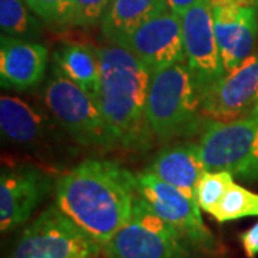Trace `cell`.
Returning a JSON list of instances; mask_svg holds the SVG:
<instances>
[{
  "label": "cell",
  "instance_id": "4",
  "mask_svg": "<svg viewBox=\"0 0 258 258\" xmlns=\"http://www.w3.org/2000/svg\"><path fill=\"white\" fill-rule=\"evenodd\" d=\"M42 98L59 128L63 129L75 142L83 147H116L98 99L66 78L55 64L43 88Z\"/></svg>",
  "mask_w": 258,
  "mask_h": 258
},
{
  "label": "cell",
  "instance_id": "1",
  "mask_svg": "<svg viewBox=\"0 0 258 258\" xmlns=\"http://www.w3.org/2000/svg\"><path fill=\"white\" fill-rule=\"evenodd\" d=\"M135 197V174L111 159L82 161L55 186L56 207L101 247L128 221Z\"/></svg>",
  "mask_w": 258,
  "mask_h": 258
},
{
  "label": "cell",
  "instance_id": "16",
  "mask_svg": "<svg viewBox=\"0 0 258 258\" xmlns=\"http://www.w3.org/2000/svg\"><path fill=\"white\" fill-rule=\"evenodd\" d=\"M147 171L178 188L189 198H195V186L207 168L200 145L186 142L162 148L151 161Z\"/></svg>",
  "mask_w": 258,
  "mask_h": 258
},
{
  "label": "cell",
  "instance_id": "12",
  "mask_svg": "<svg viewBox=\"0 0 258 258\" xmlns=\"http://www.w3.org/2000/svg\"><path fill=\"white\" fill-rule=\"evenodd\" d=\"M50 191V178L33 166L3 171L0 176V228L6 234L26 224Z\"/></svg>",
  "mask_w": 258,
  "mask_h": 258
},
{
  "label": "cell",
  "instance_id": "15",
  "mask_svg": "<svg viewBox=\"0 0 258 258\" xmlns=\"http://www.w3.org/2000/svg\"><path fill=\"white\" fill-rule=\"evenodd\" d=\"M57 126L46 106H39L19 96L2 95L0 128L9 142L23 147L40 145L53 135Z\"/></svg>",
  "mask_w": 258,
  "mask_h": 258
},
{
  "label": "cell",
  "instance_id": "8",
  "mask_svg": "<svg viewBox=\"0 0 258 258\" xmlns=\"http://www.w3.org/2000/svg\"><path fill=\"white\" fill-rule=\"evenodd\" d=\"M138 197L162 220L174 225L194 248L212 251L215 238L204 224L201 208L178 188L144 169L135 174Z\"/></svg>",
  "mask_w": 258,
  "mask_h": 258
},
{
  "label": "cell",
  "instance_id": "24",
  "mask_svg": "<svg viewBox=\"0 0 258 258\" xmlns=\"http://www.w3.org/2000/svg\"><path fill=\"white\" fill-rule=\"evenodd\" d=\"M242 248L248 258H255L258 255V222L249 230L244 231L240 235Z\"/></svg>",
  "mask_w": 258,
  "mask_h": 258
},
{
  "label": "cell",
  "instance_id": "14",
  "mask_svg": "<svg viewBox=\"0 0 258 258\" xmlns=\"http://www.w3.org/2000/svg\"><path fill=\"white\" fill-rule=\"evenodd\" d=\"M49 63V50L36 40L2 36L0 81L6 89L25 92L43 82Z\"/></svg>",
  "mask_w": 258,
  "mask_h": 258
},
{
  "label": "cell",
  "instance_id": "25",
  "mask_svg": "<svg viewBox=\"0 0 258 258\" xmlns=\"http://www.w3.org/2000/svg\"><path fill=\"white\" fill-rule=\"evenodd\" d=\"M201 0H166L169 10H172L174 13L182 16L188 9H191L197 3H200Z\"/></svg>",
  "mask_w": 258,
  "mask_h": 258
},
{
  "label": "cell",
  "instance_id": "27",
  "mask_svg": "<svg viewBox=\"0 0 258 258\" xmlns=\"http://www.w3.org/2000/svg\"><path fill=\"white\" fill-rule=\"evenodd\" d=\"M249 115H252V116H257L258 118V92L257 96H255V99H254V103H252V106H251V111L248 112Z\"/></svg>",
  "mask_w": 258,
  "mask_h": 258
},
{
  "label": "cell",
  "instance_id": "2",
  "mask_svg": "<svg viewBox=\"0 0 258 258\" xmlns=\"http://www.w3.org/2000/svg\"><path fill=\"white\" fill-rule=\"evenodd\" d=\"M101 60L99 106L116 145L145 151L155 137L147 115L151 76L128 49L119 45L96 47Z\"/></svg>",
  "mask_w": 258,
  "mask_h": 258
},
{
  "label": "cell",
  "instance_id": "22",
  "mask_svg": "<svg viewBox=\"0 0 258 258\" xmlns=\"http://www.w3.org/2000/svg\"><path fill=\"white\" fill-rule=\"evenodd\" d=\"M47 26L63 30L74 26L72 0H25Z\"/></svg>",
  "mask_w": 258,
  "mask_h": 258
},
{
  "label": "cell",
  "instance_id": "21",
  "mask_svg": "<svg viewBox=\"0 0 258 258\" xmlns=\"http://www.w3.org/2000/svg\"><path fill=\"white\" fill-rule=\"evenodd\" d=\"M232 182L234 175L228 171H205L195 186V201L203 211L212 215Z\"/></svg>",
  "mask_w": 258,
  "mask_h": 258
},
{
  "label": "cell",
  "instance_id": "6",
  "mask_svg": "<svg viewBox=\"0 0 258 258\" xmlns=\"http://www.w3.org/2000/svg\"><path fill=\"white\" fill-rule=\"evenodd\" d=\"M194 248L174 225L135 197L129 220L102 249L108 258H175Z\"/></svg>",
  "mask_w": 258,
  "mask_h": 258
},
{
  "label": "cell",
  "instance_id": "5",
  "mask_svg": "<svg viewBox=\"0 0 258 258\" xmlns=\"http://www.w3.org/2000/svg\"><path fill=\"white\" fill-rule=\"evenodd\" d=\"M198 145L207 171H228L234 178L258 182V118L204 122Z\"/></svg>",
  "mask_w": 258,
  "mask_h": 258
},
{
  "label": "cell",
  "instance_id": "7",
  "mask_svg": "<svg viewBox=\"0 0 258 258\" xmlns=\"http://www.w3.org/2000/svg\"><path fill=\"white\" fill-rule=\"evenodd\" d=\"M101 248L56 205H50L23 230L10 258H95Z\"/></svg>",
  "mask_w": 258,
  "mask_h": 258
},
{
  "label": "cell",
  "instance_id": "11",
  "mask_svg": "<svg viewBox=\"0 0 258 258\" xmlns=\"http://www.w3.org/2000/svg\"><path fill=\"white\" fill-rule=\"evenodd\" d=\"M258 92V47L234 71L201 92V115L231 120L248 115Z\"/></svg>",
  "mask_w": 258,
  "mask_h": 258
},
{
  "label": "cell",
  "instance_id": "10",
  "mask_svg": "<svg viewBox=\"0 0 258 258\" xmlns=\"http://www.w3.org/2000/svg\"><path fill=\"white\" fill-rule=\"evenodd\" d=\"M120 46L128 49L152 75L185 62L181 16L165 10L141 25Z\"/></svg>",
  "mask_w": 258,
  "mask_h": 258
},
{
  "label": "cell",
  "instance_id": "3",
  "mask_svg": "<svg viewBox=\"0 0 258 258\" xmlns=\"http://www.w3.org/2000/svg\"><path fill=\"white\" fill-rule=\"evenodd\" d=\"M201 95L185 62L168 66L151 76L147 115L157 138L182 137L201 126Z\"/></svg>",
  "mask_w": 258,
  "mask_h": 258
},
{
  "label": "cell",
  "instance_id": "9",
  "mask_svg": "<svg viewBox=\"0 0 258 258\" xmlns=\"http://www.w3.org/2000/svg\"><path fill=\"white\" fill-rule=\"evenodd\" d=\"M185 60L198 85L200 95L212 82L225 74L220 47L217 43L212 8L201 0L181 16Z\"/></svg>",
  "mask_w": 258,
  "mask_h": 258
},
{
  "label": "cell",
  "instance_id": "28",
  "mask_svg": "<svg viewBox=\"0 0 258 258\" xmlns=\"http://www.w3.org/2000/svg\"><path fill=\"white\" fill-rule=\"evenodd\" d=\"M175 258H201V257H197V255H194L192 248H189V249H186L185 252H182V254H179V255Z\"/></svg>",
  "mask_w": 258,
  "mask_h": 258
},
{
  "label": "cell",
  "instance_id": "17",
  "mask_svg": "<svg viewBox=\"0 0 258 258\" xmlns=\"http://www.w3.org/2000/svg\"><path fill=\"white\" fill-rule=\"evenodd\" d=\"M168 9L166 0H111L101 20L102 35L120 46L141 25Z\"/></svg>",
  "mask_w": 258,
  "mask_h": 258
},
{
  "label": "cell",
  "instance_id": "26",
  "mask_svg": "<svg viewBox=\"0 0 258 258\" xmlns=\"http://www.w3.org/2000/svg\"><path fill=\"white\" fill-rule=\"evenodd\" d=\"M214 6H244V8H257L258 0H208Z\"/></svg>",
  "mask_w": 258,
  "mask_h": 258
},
{
  "label": "cell",
  "instance_id": "20",
  "mask_svg": "<svg viewBox=\"0 0 258 258\" xmlns=\"http://www.w3.org/2000/svg\"><path fill=\"white\" fill-rule=\"evenodd\" d=\"M212 217L218 222L235 221L245 217H258V194L235 184L230 185Z\"/></svg>",
  "mask_w": 258,
  "mask_h": 258
},
{
  "label": "cell",
  "instance_id": "19",
  "mask_svg": "<svg viewBox=\"0 0 258 258\" xmlns=\"http://www.w3.org/2000/svg\"><path fill=\"white\" fill-rule=\"evenodd\" d=\"M43 23L25 0H0L2 36L36 40L42 36Z\"/></svg>",
  "mask_w": 258,
  "mask_h": 258
},
{
  "label": "cell",
  "instance_id": "13",
  "mask_svg": "<svg viewBox=\"0 0 258 258\" xmlns=\"http://www.w3.org/2000/svg\"><path fill=\"white\" fill-rule=\"evenodd\" d=\"M212 18L227 74L238 68L257 49V12L255 8L244 6H214Z\"/></svg>",
  "mask_w": 258,
  "mask_h": 258
},
{
  "label": "cell",
  "instance_id": "18",
  "mask_svg": "<svg viewBox=\"0 0 258 258\" xmlns=\"http://www.w3.org/2000/svg\"><path fill=\"white\" fill-rule=\"evenodd\" d=\"M53 64L95 99L99 98L101 60L96 47L82 43H62L53 52Z\"/></svg>",
  "mask_w": 258,
  "mask_h": 258
},
{
  "label": "cell",
  "instance_id": "23",
  "mask_svg": "<svg viewBox=\"0 0 258 258\" xmlns=\"http://www.w3.org/2000/svg\"><path fill=\"white\" fill-rule=\"evenodd\" d=\"M111 0H72L74 26L92 28L101 22Z\"/></svg>",
  "mask_w": 258,
  "mask_h": 258
}]
</instances>
